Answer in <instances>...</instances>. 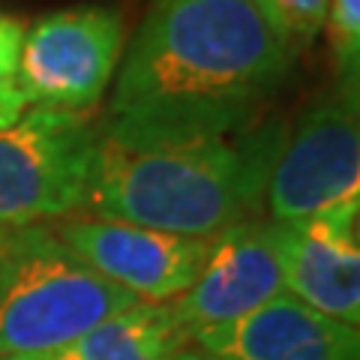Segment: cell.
<instances>
[{"label": "cell", "mask_w": 360, "mask_h": 360, "mask_svg": "<svg viewBox=\"0 0 360 360\" xmlns=\"http://www.w3.org/2000/svg\"><path fill=\"white\" fill-rule=\"evenodd\" d=\"M283 285L291 297L345 324L360 321V201L276 222Z\"/></svg>", "instance_id": "cell-9"}, {"label": "cell", "mask_w": 360, "mask_h": 360, "mask_svg": "<svg viewBox=\"0 0 360 360\" xmlns=\"http://www.w3.org/2000/svg\"><path fill=\"white\" fill-rule=\"evenodd\" d=\"M58 238L99 276L144 303H172L193 285L210 240L111 219H70Z\"/></svg>", "instance_id": "cell-8"}, {"label": "cell", "mask_w": 360, "mask_h": 360, "mask_svg": "<svg viewBox=\"0 0 360 360\" xmlns=\"http://www.w3.org/2000/svg\"><path fill=\"white\" fill-rule=\"evenodd\" d=\"M193 342L217 360H360L354 324L330 319L288 291L238 321L195 333Z\"/></svg>", "instance_id": "cell-10"}, {"label": "cell", "mask_w": 360, "mask_h": 360, "mask_svg": "<svg viewBox=\"0 0 360 360\" xmlns=\"http://www.w3.org/2000/svg\"><path fill=\"white\" fill-rule=\"evenodd\" d=\"M174 360H217V357H210L205 352H180Z\"/></svg>", "instance_id": "cell-16"}, {"label": "cell", "mask_w": 360, "mask_h": 360, "mask_svg": "<svg viewBox=\"0 0 360 360\" xmlns=\"http://www.w3.org/2000/svg\"><path fill=\"white\" fill-rule=\"evenodd\" d=\"M27 108V99L21 96V90L15 82H0V129H6L9 123H15L21 117V111Z\"/></svg>", "instance_id": "cell-15"}, {"label": "cell", "mask_w": 360, "mask_h": 360, "mask_svg": "<svg viewBox=\"0 0 360 360\" xmlns=\"http://www.w3.org/2000/svg\"><path fill=\"white\" fill-rule=\"evenodd\" d=\"M123 18L108 6H72L21 39L13 82L27 105L84 111L103 99L123 54Z\"/></svg>", "instance_id": "cell-5"}, {"label": "cell", "mask_w": 360, "mask_h": 360, "mask_svg": "<svg viewBox=\"0 0 360 360\" xmlns=\"http://www.w3.org/2000/svg\"><path fill=\"white\" fill-rule=\"evenodd\" d=\"M99 129L82 111L25 108L0 129V234L82 207Z\"/></svg>", "instance_id": "cell-4"}, {"label": "cell", "mask_w": 360, "mask_h": 360, "mask_svg": "<svg viewBox=\"0 0 360 360\" xmlns=\"http://www.w3.org/2000/svg\"><path fill=\"white\" fill-rule=\"evenodd\" d=\"M21 39H25V27L13 18L0 15V82H9L15 75Z\"/></svg>", "instance_id": "cell-14"}, {"label": "cell", "mask_w": 360, "mask_h": 360, "mask_svg": "<svg viewBox=\"0 0 360 360\" xmlns=\"http://www.w3.org/2000/svg\"><path fill=\"white\" fill-rule=\"evenodd\" d=\"M267 27L295 49L297 42H312L324 30L330 0H255Z\"/></svg>", "instance_id": "cell-12"}, {"label": "cell", "mask_w": 360, "mask_h": 360, "mask_svg": "<svg viewBox=\"0 0 360 360\" xmlns=\"http://www.w3.org/2000/svg\"><path fill=\"white\" fill-rule=\"evenodd\" d=\"M328 37L336 60L342 90H357L360 75V0H330L328 6Z\"/></svg>", "instance_id": "cell-13"}, {"label": "cell", "mask_w": 360, "mask_h": 360, "mask_svg": "<svg viewBox=\"0 0 360 360\" xmlns=\"http://www.w3.org/2000/svg\"><path fill=\"white\" fill-rule=\"evenodd\" d=\"M285 135L283 120L213 135L135 132L108 123L99 132L82 210L94 219L210 240L255 217Z\"/></svg>", "instance_id": "cell-2"}, {"label": "cell", "mask_w": 360, "mask_h": 360, "mask_svg": "<svg viewBox=\"0 0 360 360\" xmlns=\"http://www.w3.org/2000/svg\"><path fill=\"white\" fill-rule=\"evenodd\" d=\"M132 303L49 225L0 234V360L60 348Z\"/></svg>", "instance_id": "cell-3"}, {"label": "cell", "mask_w": 360, "mask_h": 360, "mask_svg": "<svg viewBox=\"0 0 360 360\" xmlns=\"http://www.w3.org/2000/svg\"><path fill=\"white\" fill-rule=\"evenodd\" d=\"M283 291L276 222L252 217L210 238L193 285L172 307L193 342L195 333L238 321Z\"/></svg>", "instance_id": "cell-7"}, {"label": "cell", "mask_w": 360, "mask_h": 360, "mask_svg": "<svg viewBox=\"0 0 360 360\" xmlns=\"http://www.w3.org/2000/svg\"><path fill=\"white\" fill-rule=\"evenodd\" d=\"M267 207L274 222H295L360 201V115L357 90L321 96L297 129L285 135L267 180Z\"/></svg>", "instance_id": "cell-6"}, {"label": "cell", "mask_w": 360, "mask_h": 360, "mask_svg": "<svg viewBox=\"0 0 360 360\" xmlns=\"http://www.w3.org/2000/svg\"><path fill=\"white\" fill-rule=\"evenodd\" d=\"M186 342L189 333L172 303L139 300L72 342L13 360H174Z\"/></svg>", "instance_id": "cell-11"}, {"label": "cell", "mask_w": 360, "mask_h": 360, "mask_svg": "<svg viewBox=\"0 0 360 360\" xmlns=\"http://www.w3.org/2000/svg\"><path fill=\"white\" fill-rule=\"evenodd\" d=\"M291 60L255 0H153L120 60L111 123L162 135L243 129Z\"/></svg>", "instance_id": "cell-1"}]
</instances>
